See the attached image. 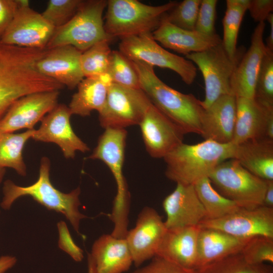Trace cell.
I'll return each instance as SVG.
<instances>
[{
	"label": "cell",
	"instance_id": "cell-26",
	"mask_svg": "<svg viewBox=\"0 0 273 273\" xmlns=\"http://www.w3.org/2000/svg\"><path fill=\"white\" fill-rule=\"evenodd\" d=\"M250 238H239L217 229L200 227L195 268L240 253Z\"/></svg>",
	"mask_w": 273,
	"mask_h": 273
},
{
	"label": "cell",
	"instance_id": "cell-23",
	"mask_svg": "<svg viewBox=\"0 0 273 273\" xmlns=\"http://www.w3.org/2000/svg\"><path fill=\"white\" fill-rule=\"evenodd\" d=\"M236 117V97L223 95L205 108L201 136L221 144L232 143Z\"/></svg>",
	"mask_w": 273,
	"mask_h": 273
},
{
	"label": "cell",
	"instance_id": "cell-38",
	"mask_svg": "<svg viewBox=\"0 0 273 273\" xmlns=\"http://www.w3.org/2000/svg\"><path fill=\"white\" fill-rule=\"evenodd\" d=\"M82 0H50L41 13L55 28L67 23L75 14Z\"/></svg>",
	"mask_w": 273,
	"mask_h": 273
},
{
	"label": "cell",
	"instance_id": "cell-46",
	"mask_svg": "<svg viewBox=\"0 0 273 273\" xmlns=\"http://www.w3.org/2000/svg\"><path fill=\"white\" fill-rule=\"evenodd\" d=\"M266 20L269 24V34L266 40V48L271 51H273V14L269 15Z\"/></svg>",
	"mask_w": 273,
	"mask_h": 273
},
{
	"label": "cell",
	"instance_id": "cell-15",
	"mask_svg": "<svg viewBox=\"0 0 273 273\" xmlns=\"http://www.w3.org/2000/svg\"><path fill=\"white\" fill-rule=\"evenodd\" d=\"M167 230L164 221L154 208L145 207L141 210L135 226L128 231L125 237L135 266L156 256Z\"/></svg>",
	"mask_w": 273,
	"mask_h": 273
},
{
	"label": "cell",
	"instance_id": "cell-47",
	"mask_svg": "<svg viewBox=\"0 0 273 273\" xmlns=\"http://www.w3.org/2000/svg\"><path fill=\"white\" fill-rule=\"evenodd\" d=\"M6 173V168L0 166V184L2 183Z\"/></svg>",
	"mask_w": 273,
	"mask_h": 273
},
{
	"label": "cell",
	"instance_id": "cell-44",
	"mask_svg": "<svg viewBox=\"0 0 273 273\" xmlns=\"http://www.w3.org/2000/svg\"><path fill=\"white\" fill-rule=\"evenodd\" d=\"M17 258L12 255H5L0 256V273H6L15 266Z\"/></svg>",
	"mask_w": 273,
	"mask_h": 273
},
{
	"label": "cell",
	"instance_id": "cell-11",
	"mask_svg": "<svg viewBox=\"0 0 273 273\" xmlns=\"http://www.w3.org/2000/svg\"><path fill=\"white\" fill-rule=\"evenodd\" d=\"M152 104L141 89L112 83L105 104L98 112L100 125L105 129H125L139 125Z\"/></svg>",
	"mask_w": 273,
	"mask_h": 273
},
{
	"label": "cell",
	"instance_id": "cell-9",
	"mask_svg": "<svg viewBox=\"0 0 273 273\" xmlns=\"http://www.w3.org/2000/svg\"><path fill=\"white\" fill-rule=\"evenodd\" d=\"M245 52L242 47L237 56L232 58L221 42L203 52L186 55V58L195 63L202 74L205 95L202 104L204 108L220 97L232 95L231 80Z\"/></svg>",
	"mask_w": 273,
	"mask_h": 273
},
{
	"label": "cell",
	"instance_id": "cell-27",
	"mask_svg": "<svg viewBox=\"0 0 273 273\" xmlns=\"http://www.w3.org/2000/svg\"><path fill=\"white\" fill-rule=\"evenodd\" d=\"M233 159L255 176L273 180V141L256 139L235 145Z\"/></svg>",
	"mask_w": 273,
	"mask_h": 273
},
{
	"label": "cell",
	"instance_id": "cell-33",
	"mask_svg": "<svg viewBox=\"0 0 273 273\" xmlns=\"http://www.w3.org/2000/svg\"><path fill=\"white\" fill-rule=\"evenodd\" d=\"M111 40L99 41L82 53L80 64L84 77L108 73L112 51L109 46Z\"/></svg>",
	"mask_w": 273,
	"mask_h": 273
},
{
	"label": "cell",
	"instance_id": "cell-13",
	"mask_svg": "<svg viewBox=\"0 0 273 273\" xmlns=\"http://www.w3.org/2000/svg\"><path fill=\"white\" fill-rule=\"evenodd\" d=\"M199 226L217 229L241 238H273V208L263 205L252 209L241 207L220 218L204 219Z\"/></svg>",
	"mask_w": 273,
	"mask_h": 273
},
{
	"label": "cell",
	"instance_id": "cell-21",
	"mask_svg": "<svg viewBox=\"0 0 273 273\" xmlns=\"http://www.w3.org/2000/svg\"><path fill=\"white\" fill-rule=\"evenodd\" d=\"M82 53L72 46L56 47L48 50L36 67L42 74L73 89L84 78L80 64Z\"/></svg>",
	"mask_w": 273,
	"mask_h": 273
},
{
	"label": "cell",
	"instance_id": "cell-30",
	"mask_svg": "<svg viewBox=\"0 0 273 273\" xmlns=\"http://www.w3.org/2000/svg\"><path fill=\"white\" fill-rule=\"evenodd\" d=\"M194 186L205 210V219L220 218L241 208L216 190L208 177L199 180Z\"/></svg>",
	"mask_w": 273,
	"mask_h": 273
},
{
	"label": "cell",
	"instance_id": "cell-25",
	"mask_svg": "<svg viewBox=\"0 0 273 273\" xmlns=\"http://www.w3.org/2000/svg\"><path fill=\"white\" fill-rule=\"evenodd\" d=\"M199 226L167 229L156 256L190 270L196 267Z\"/></svg>",
	"mask_w": 273,
	"mask_h": 273
},
{
	"label": "cell",
	"instance_id": "cell-48",
	"mask_svg": "<svg viewBox=\"0 0 273 273\" xmlns=\"http://www.w3.org/2000/svg\"><path fill=\"white\" fill-rule=\"evenodd\" d=\"M87 264H88L87 273H95L91 264L89 263L88 262H87Z\"/></svg>",
	"mask_w": 273,
	"mask_h": 273
},
{
	"label": "cell",
	"instance_id": "cell-40",
	"mask_svg": "<svg viewBox=\"0 0 273 273\" xmlns=\"http://www.w3.org/2000/svg\"><path fill=\"white\" fill-rule=\"evenodd\" d=\"M58 247L68 254L74 261L80 262L83 258V250L76 244L66 223L60 221L57 223Z\"/></svg>",
	"mask_w": 273,
	"mask_h": 273
},
{
	"label": "cell",
	"instance_id": "cell-5",
	"mask_svg": "<svg viewBox=\"0 0 273 273\" xmlns=\"http://www.w3.org/2000/svg\"><path fill=\"white\" fill-rule=\"evenodd\" d=\"M92 154L88 157L103 161L111 171L117 185L110 218L114 223L111 234L118 238H125L128 232L129 194L123 173L127 131L125 129H105Z\"/></svg>",
	"mask_w": 273,
	"mask_h": 273
},
{
	"label": "cell",
	"instance_id": "cell-2",
	"mask_svg": "<svg viewBox=\"0 0 273 273\" xmlns=\"http://www.w3.org/2000/svg\"><path fill=\"white\" fill-rule=\"evenodd\" d=\"M131 61L138 74L141 89L152 103L185 134L201 135L205 109L202 101L192 94H183L167 85L157 76L154 67Z\"/></svg>",
	"mask_w": 273,
	"mask_h": 273
},
{
	"label": "cell",
	"instance_id": "cell-41",
	"mask_svg": "<svg viewBox=\"0 0 273 273\" xmlns=\"http://www.w3.org/2000/svg\"><path fill=\"white\" fill-rule=\"evenodd\" d=\"M151 259L147 265L130 273H194L193 270L186 269L158 256Z\"/></svg>",
	"mask_w": 273,
	"mask_h": 273
},
{
	"label": "cell",
	"instance_id": "cell-39",
	"mask_svg": "<svg viewBox=\"0 0 273 273\" xmlns=\"http://www.w3.org/2000/svg\"><path fill=\"white\" fill-rule=\"evenodd\" d=\"M217 0H201L195 30L201 33L213 35L215 32Z\"/></svg>",
	"mask_w": 273,
	"mask_h": 273
},
{
	"label": "cell",
	"instance_id": "cell-24",
	"mask_svg": "<svg viewBox=\"0 0 273 273\" xmlns=\"http://www.w3.org/2000/svg\"><path fill=\"white\" fill-rule=\"evenodd\" d=\"M152 33L154 39L164 48L185 55L203 52L222 42V38L217 33L207 35L195 30L183 29L164 18Z\"/></svg>",
	"mask_w": 273,
	"mask_h": 273
},
{
	"label": "cell",
	"instance_id": "cell-35",
	"mask_svg": "<svg viewBox=\"0 0 273 273\" xmlns=\"http://www.w3.org/2000/svg\"><path fill=\"white\" fill-rule=\"evenodd\" d=\"M254 98L273 105V51L267 48L257 76Z\"/></svg>",
	"mask_w": 273,
	"mask_h": 273
},
{
	"label": "cell",
	"instance_id": "cell-12",
	"mask_svg": "<svg viewBox=\"0 0 273 273\" xmlns=\"http://www.w3.org/2000/svg\"><path fill=\"white\" fill-rule=\"evenodd\" d=\"M18 7L0 43L23 48L44 49L55 28L41 14L33 9L28 0H18Z\"/></svg>",
	"mask_w": 273,
	"mask_h": 273
},
{
	"label": "cell",
	"instance_id": "cell-7",
	"mask_svg": "<svg viewBox=\"0 0 273 273\" xmlns=\"http://www.w3.org/2000/svg\"><path fill=\"white\" fill-rule=\"evenodd\" d=\"M107 5L106 0L82 1L73 17L55 28L46 48L69 45L83 52L99 41L113 39L104 29L103 15Z\"/></svg>",
	"mask_w": 273,
	"mask_h": 273
},
{
	"label": "cell",
	"instance_id": "cell-36",
	"mask_svg": "<svg viewBox=\"0 0 273 273\" xmlns=\"http://www.w3.org/2000/svg\"><path fill=\"white\" fill-rule=\"evenodd\" d=\"M201 0H184L165 14L164 19L180 28L195 30Z\"/></svg>",
	"mask_w": 273,
	"mask_h": 273
},
{
	"label": "cell",
	"instance_id": "cell-19",
	"mask_svg": "<svg viewBox=\"0 0 273 273\" xmlns=\"http://www.w3.org/2000/svg\"><path fill=\"white\" fill-rule=\"evenodd\" d=\"M265 24L259 22L251 37V43L236 66L231 80L232 95L236 97L253 98L257 76L266 50L263 41Z\"/></svg>",
	"mask_w": 273,
	"mask_h": 273
},
{
	"label": "cell",
	"instance_id": "cell-18",
	"mask_svg": "<svg viewBox=\"0 0 273 273\" xmlns=\"http://www.w3.org/2000/svg\"><path fill=\"white\" fill-rule=\"evenodd\" d=\"M139 125L146 150L153 158H163L183 143L184 132L153 104Z\"/></svg>",
	"mask_w": 273,
	"mask_h": 273
},
{
	"label": "cell",
	"instance_id": "cell-16",
	"mask_svg": "<svg viewBox=\"0 0 273 273\" xmlns=\"http://www.w3.org/2000/svg\"><path fill=\"white\" fill-rule=\"evenodd\" d=\"M71 115L68 107L58 104L42 118L39 128L34 130L31 139L56 144L67 159L74 158L77 151L85 153L89 151L86 144L73 131L70 121Z\"/></svg>",
	"mask_w": 273,
	"mask_h": 273
},
{
	"label": "cell",
	"instance_id": "cell-6",
	"mask_svg": "<svg viewBox=\"0 0 273 273\" xmlns=\"http://www.w3.org/2000/svg\"><path fill=\"white\" fill-rule=\"evenodd\" d=\"M177 3L170 1L151 6L138 0L107 1L104 20L105 32L112 39L152 33Z\"/></svg>",
	"mask_w": 273,
	"mask_h": 273
},
{
	"label": "cell",
	"instance_id": "cell-28",
	"mask_svg": "<svg viewBox=\"0 0 273 273\" xmlns=\"http://www.w3.org/2000/svg\"><path fill=\"white\" fill-rule=\"evenodd\" d=\"M113 83L108 73L84 77L78 84L72 97L69 108L72 115L88 116L92 111L98 112L105 104L109 88Z\"/></svg>",
	"mask_w": 273,
	"mask_h": 273
},
{
	"label": "cell",
	"instance_id": "cell-3",
	"mask_svg": "<svg viewBox=\"0 0 273 273\" xmlns=\"http://www.w3.org/2000/svg\"><path fill=\"white\" fill-rule=\"evenodd\" d=\"M50 159L43 157L40 161L38 179L34 184L23 187L16 185L10 179L5 181L0 206L7 210L18 199L30 196L48 209L64 215L79 234L80 221L86 217L79 209L80 189L77 187L68 193L57 189L50 180Z\"/></svg>",
	"mask_w": 273,
	"mask_h": 273
},
{
	"label": "cell",
	"instance_id": "cell-42",
	"mask_svg": "<svg viewBox=\"0 0 273 273\" xmlns=\"http://www.w3.org/2000/svg\"><path fill=\"white\" fill-rule=\"evenodd\" d=\"M251 17L256 22L266 20L269 15L272 13V0H249L248 7Z\"/></svg>",
	"mask_w": 273,
	"mask_h": 273
},
{
	"label": "cell",
	"instance_id": "cell-1",
	"mask_svg": "<svg viewBox=\"0 0 273 273\" xmlns=\"http://www.w3.org/2000/svg\"><path fill=\"white\" fill-rule=\"evenodd\" d=\"M48 50L0 43V121L13 103L26 95L60 90L64 85L42 74L37 62Z\"/></svg>",
	"mask_w": 273,
	"mask_h": 273
},
{
	"label": "cell",
	"instance_id": "cell-17",
	"mask_svg": "<svg viewBox=\"0 0 273 273\" xmlns=\"http://www.w3.org/2000/svg\"><path fill=\"white\" fill-rule=\"evenodd\" d=\"M60 90L35 93L22 97L9 108L0 121V131L14 132L34 126L57 104Z\"/></svg>",
	"mask_w": 273,
	"mask_h": 273
},
{
	"label": "cell",
	"instance_id": "cell-29",
	"mask_svg": "<svg viewBox=\"0 0 273 273\" xmlns=\"http://www.w3.org/2000/svg\"><path fill=\"white\" fill-rule=\"evenodd\" d=\"M35 129L19 133L0 131V166L11 168L20 175L27 174V168L23 157L26 142L32 138Z\"/></svg>",
	"mask_w": 273,
	"mask_h": 273
},
{
	"label": "cell",
	"instance_id": "cell-34",
	"mask_svg": "<svg viewBox=\"0 0 273 273\" xmlns=\"http://www.w3.org/2000/svg\"><path fill=\"white\" fill-rule=\"evenodd\" d=\"M108 73L113 83L141 89L139 77L131 61L119 51H112Z\"/></svg>",
	"mask_w": 273,
	"mask_h": 273
},
{
	"label": "cell",
	"instance_id": "cell-22",
	"mask_svg": "<svg viewBox=\"0 0 273 273\" xmlns=\"http://www.w3.org/2000/svg\"><path fill=\"white\" fill-rule=\"evenodd\" d=\"M87 262L95 273H123L133 263L125 238L104 234L93 243Z\"/></svg>",
	"mask_w": 273,
	"mask_h": 273
},
{
	"label": "cell",
	"instance_id": "cell-31",
	"mask_svg": "<svg viewBox=\"0 0 273 273\" xmlns=\"http://www.w3.org/2000/svg\"><path fill=\"white\" fill-rule=\"evenodd\" d=\"M249 0H226V10L222 20L223 34L222 44L232 58L239 53L237 43L240 27Z\"/></svg>",
	"mask_w": 273,
	"mask_h": 273
},
{
	"label": "cell",
	"instance_id": "cell-45",
	"mask_svg": "<svg viewBox=\"0 0 273 273\" xmlns=\"http://www.w3.org/2000/svg\"><path fill=\"white\" fill-rule=\"evenodd\" d=\"M263 206L273 208V180H267V187L263 199Z\"/></svg>",
	"mask_w": 273,
	"mask_h": 273
},
{
	"label": "cell",
	"instance_id": "cell-32",
	"mask_svg": "<svg viewBox=\"0 0 273 273\" xmlns=\"http://www.w3.org/2000/svg\"><path fill=\"white\" fill-rule=\"evenodd\" d=\"M194 273H273L271 266L250 264L241 253H236L193 269Z\"/></svg>",
	"mask_w": 273,
	"mask_h": 273
},
{
	"label": "cell",
	"instance_id": "cell-4",
	"mask_svg": "<svg viewBox=\"0 0 273 273\" xmlns=\"http://www.w3.org/2000/svg\"><path fill=\"white\" fill-rule=\"evenodd\" d=\"M235 145L210 140L196 144H180L164 158L165 175L177 184L194 185L208 177L223 161L233 159Z\"/></svg>",
	"mask_w": 273,
	"mask_h": 273
},
{
	"label": "cell",
	"instance_id": "cell-43",
	"mask_svg": "<svg viewBox=\"0 0 273 273\" xmlns=\"http://www.w3.org/2000/svg\"><path fill=\"white\" fill-rule=\"evenodd\" d=\"M18 7V0H0V39L12 21Z\"/></svg>",
	"mask_w": 273,
	"mask_h": 273
},
{
	"label": "cell",
	"instance_id": "cell-10",
	"mask_svg": "<svg viewBox=\"0 0 273 273\" xmlns=\"http://www.w3.org/2000/svg\"><path fill=\"white\" fill-rule=\"evenodd\" d=\"M119 51L131 61L171 70L188 85L193 83L197 75V69L192 62L166 50L151 32L121 38Z\"/></svg>",
	"mask_w": 273,
	"mask_h": 273
},
{
	"label": "cell",
	"instance_id": "cell-8",
	"mask_svg": "<svg viewBox=\"0 0 273 273\" xmlns=\"http://www.w3.org/2000/svg\"><path fill=\"white\" fill-rule=\"evenodd\" d=\"M208 178L220 194L240 207L252 209L263 205L267 180L253 174L234 159L220 163Z\"/></svg>",
	"mask_w": 273,
	"mask_h": 273
},
{
	"label": "cell",
	"instance_id": "cell-20",
	"mask_svg": "<svg viewBox=\"0 0 273 273\" xmlns=\"http://www.w3.org/2000/svg\"><path fill=\"white\" fill-rule=\"evenodd\" d=\"M167 229L199 226L206 219L205 210L193 185L177 184L162 202Z\"/></svg>",
	"mask_w": 273,
	"mask_h": 273
},
{
	"label": "cell",
	"instance_id": "cell-14",
	"mask_svg": "<svg viewBox=\"0 0 273 273\" xmlns=\"http://www.w3.org/2000/svg\"><path fill=\"white\" fill-rule=\"evenodd\" d=\"M273 141V105L253 98L236 97V117L232 143Z\"/></svg>",
	"mask_w": 273,
	"mask_h": 273
},
{
	"label": "cell",
	"instance_id": "cell-37",
	"mask_svg": "<svg viewBox=\"0 0 273 273\" xmlns=\"http://www.w3.org/2000/svg\"><path fill=\"white\" fill-rule=\"evenodd\" d=\"M244 259L250 264L265 262H273V238L256 236L249 239L241 252Z\"/></svg>",
	"mask_w": 273,
	"mask_h": 273
}]
</instances>
